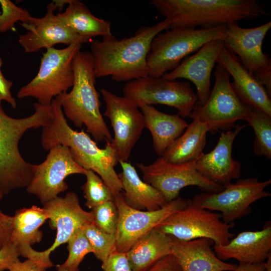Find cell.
Here are the masks:
<instances>
[{
	"mask_svg": "<svg viewBox=\"0 0 271 271\" xmlns=\"http://www.w3.org/2000/svg\"><path fill=\"white\" fill-rule=\"evenodd\" d=\"M248 125L237 124L234 130L221 132L213 150L201 154L195 161V167L203 177L224 187L240 177L241 165L232 158V149L238 133Z\"/></svg>",
	"mask_w": 271,
	"mask_h": 271,
	"instance_id": "ffe728a7",
	"label": "cell"
},
{
	"mask_svg": "<svg viewBox=\"0 0 271 271\" xmlns=\"http://www.w3.org/2000/svg\"><path fill=\"white\" fill-rule=\"evenodd\" d=\"M233 79V90L240 100L271 117V99L264 87L241 64L238 57L224 47L217 60Z\"/></svg>",
	"mask_w": 271,
	"mask_h": 271,
	"instance_id": "7402d4cb",
	"label": "cell"
},
{
	"mask_svg": "<svg viewBox=\"0 0 271 271\" xmlns=\"http://www.w3.org/2000/svg\"><path fill=\"white\" fill-rule=\"evenodd\" d=\"M122 92L139 108L154 104L166 105L176 108L182 118L189 116L197 101L189 82L163 77L148 76L132 80L125 84Z\"/></svg>",
	"mask_w": 271,
	"mask_h": 271,
	"instance_id": "8fae6325",
	"label": "cell"
},
{
	"mask_svg": "<svg viewBox=\"0 0 271 271\" xmlns=\"http://www.w3.org/2000/svg\"><path fill=\"white\" fill-rule=\"evenodd\" d=\"M99 91L106 105L104 116L109 118L113 129L114 138L111 143L116 152L118 162H127L145 127L143 114L126 97L119 96L105 88Z\"/></svg>",
	"mask_w": 271,
	"mask_h": 271,
	"instance_id": "9a60e30c",
	"label": "cell"
},
{
	"mask_svg": "<svg viewBox=\"0 0 271 271\" xmlns=\"http://www.w3.org/2000/svg\"><path fill=\"white\" fill-rule=\"evenodd\" d=\"M85 183L81 186L86 200L85 206L92 209L106 202L113 201L114 195L96 173L90 170H86Z\"/></svg>",
	"mask_w": 271,
	"mask_h": 271,
	"instance_id": "4dcf8cb0",
	"label": "cell"
},
{
	"mask_svg": "<svg viewBox=\"0 0 271 271\" xmlns=\"http://www.w3.org/2000/svg\"><path fill=\"white\" fill-rule=\"evenodd\" d=\"M143 181L157 189L167 202L179 197L181 190L195 186L206 192L216 193L224 187L203 177L196 170L195 161L171 163L161 157L149 165L137 163Z\"/></svg>",
	"mask_w": 271,
	"mask_h": 271,
	"instance_id": "7c38bea8",
	"label": "cell"
},
{
	"mask_svg": "<svg viewBox=\"0 0 271 271\" xmlns=\"http://www.w3.org/2000/svg\"><path fill=\"white\" fill-rule=\"evenodd\" d=\"M81 46L75 43L61 49H47L37 74L19 90L18 98L34 97L38 103L48 106L54 97L67 92L73 84V61Z\"/></svg>",
	"mask_w": 271,
	"mask_h": 271,
	"instance_id": "52a82bcc",
	"label": "cell"
},
{
	"mask_svg": "<svg viewBox=\"0 0 271 271\" xmlns=\"http://www.w3.org/2000/svg\"><path fill=\"white\" fill-rule=\"evenodd\" d=\"M48 123L43 127L41 143L46 151L61 145L69 148L73 160L86 170L96 173L114 195L122 191L121 182L115 171L118 162L111 142L100 148L86 132L73 130L68 124L60 103L53 99L50 104Z\"/></svg>",
	"mask_w": 271,
	"mask_h": 271,
	"instance_id": "7a4b0ae2",
	"label": "cell"
},
{
	"mask_svg": "<svg viewBox=\"0 0 271 271\" xmlns=\"http://www.w3.org/2000/svg\"><path fill=\"white\" fill-rule=\"evenodd\" d=\"M103 271H133L126 252H119L115 249L102 262Z\"/></svg>",
	"mask_w": 271,
	"mask_h": 271,
	"instance_id": "d590c367",
	"label": "cell"
},
{
	"mask_svg": "<svg viewBox=\"0 0 271 271\" xmlns=\"http://www.w3.org/2000/svg\"><path fill=\"white\" fill-rule=\"evenodd\" d=\"M4 195L2 193V192L0 191V200H1L3 198Z\"/></svg>",
	"mask_w": 271,
	"mask_h": 271,
	"instance_id": "7bdbcfd3",
	"label": "cell"
},
{
	"mask_svg": "<svg viewBox=\"0 0 271 271\" xmlns=\"http://www.w3.org/2000/svg\"><path fill=\"white\" fill-rule=\"evenodd\" d=\"M57 9L53 1L47 6L43 17L36 18L35 21L30 25L21 24L28 30L26 34L20 35L19 39V43L25 53L36 52L42 48L53 47L57 44L69 46L90 42L91 40L79 36L62 22L54 14Z\"/></svg>",
	"mask_w": 271,
	"mask_h": 271,
	"instance_id": "ac0fdd59",
	"label": "cell"
},
{
	"mask_svg": "<svg viewBox=\"0 0 271 271\" xmlns=\"http://www.w3.org/2000/svg\"><path fill=\"white\" fill-rule=\"evenodd\" d=\"M13 218V216L0 210V251L9 242L12 231Z\"/></svg>",
	"mask_w": 271,
	"mask_h": 271,
	"instance_id": "74e56055",
	"label": "cell"
},
{
	"mask_svg": "<svg viewBox=\"0 0 271 271\" xmlns=\"http://www.w3.org/2000/svg\"><path fill=\"white\" fill-rule=\"evenodd\" d=\"M3 65V60L0 55V104L2 101H7L13 108L17 107L16 101L12 96L11 88L13 85V82L7 80L3 75L1 67Z\"/></svg>",
	"mask_w": 271,
	"mask_h": 271,
	"instance_id": "f35d334b",
	"label": "cell"
},
{
	"mask_svg": "<svg viewBox=\"0 0 271 271\" xmlns=\"http://www.w3.org/2000/svg\"><path fill=\"white\" fill-rule=\"evenodd\" d=\"M226 25L209 29L177 26L158 34L147 56L148 76L160 78L176 68L189 54L212 40H224Z\"/></svg>",
	"mask_w": 271,
	"mask_h": 271,
	"instance_id": "8992f818",
	"label": "cell"
},
{
	"mask_svg": "<svg viewBox=\"0 0 271 271\" xmlns=\"http://www.w3.org/2000/svg\"><path fill=\"white\" fill-rule=\"evenodd\" d=\"M86 172L73 160L68 147L57 145L49 150L44 162L34 165L33 177L26 190L44 205L68 189L65 181L67 177L75 174L85 175Z\"/></svg>",
	"mask_w": 271,
	"mask_h": 271,
	"instance_id": "4fadbf2b",
	"label": "cell"
},
{
	"mask_svg": "<svg viewBox=\"0 0 271 271\" xmlns=\"http://www.w3.org/2000/svg\"><path fill=\"white\" fill-rule=\"evenodd\" d=\"M73 69L71 90L62 93L55 99L75 126L84 125L97 142H111L112 138L100 110L101 102L95 87L96 78L91 52L78 51L73 61Z\"/></svg>",
	"mask_w": 271,
	"mask_h": 271,
	"instance_id": "277c9868",
	"label": "cell"
},
{
	"mask_svg": "<svg viewBox=\"0 0 271 271\" xmlns=\"http://www.w3.org/2000/svg\"><path fill=\"white\" fill-rule=\"evenodd\" d=\"M170 29L166 19L151 26H142L130 37L113 35L90 41L96 78L110 76L116 82H129L148 76L147 56L153 39Z\"/></svg>",
	"mask_w": 271,
	"mask_h": 271,
	"instance_id": "6da1fadb",
	"label": "cell"
},
{
	"mask_svg": "<svg viewBox=\"0 0 271 271\" xmlns=\"http://www.w3.org/2000/svg\"><path fill=\"white\" fill-rule=\"evenodd\" d=\"M171 237V254L182 271H232L236 266L216 256L211 247L214 242L210 239L182 240Z\"/></svg>",
	"mask_w": 271,
	"mask_h": 271,
	"instance_id": "603a6c76",
	"label": "cell"
},
{
	"mask_svg": "<svg viewBox=\"0 0 271 271\" xmlns=\"http://www.w3.org/2000/svg\"><path fill=\"white\" fill-rule=\"evenodd\" d=\"M12 231L9 244L22 252L41 241L43 233L40 227L48 219L44 208L33 205L17 209L13 216Z\"/></svg>",
	"mask_w": 271,
	"mask_h": 271,
	"instance_id": "484cf974",
	"label": "cell"
},
{
	"mask_svg": "<svg viewBox=\"0 0 271 271\" xmlns=\"http://www.w3.org/2000/svg\"><path fill=\"white\" fill-rule=\"evenodd\" d=\"M46 210L50 228L57 231L53 244L46 250L40 251L47 261H51L52 251L66 243L78 230L89 224L94 223L92 212L84 210L81 206L77 194L67 193L64 197H57L43 205Z\"/></svg>",
	"mask_w": 271,
	"mask_h": 271,
	"instance_id": "2e32d148",
	"label": "cell"
},
{
	"mask_svg": "<svg viewBox=\"0 0 271 271\" xmlns=\"http://www.w3.org/2000/svg\"><path fill=\"white\" fill-rule=\"evenodd\" d=\"M35 112L21 118L10 117L0 104V191L4 195L18 188H27L33 174L34 165L26 162L19 149L25 132L31 128L43 127L50 116V105L34 104Z\"/></svg>",
	"mask_w": 271,
	"mask_h": 271,
	"instance_id": "5b68a950",
	"label": "cell"
},
{
	"mask_svg": "<svg viewBox=\"0 0 271 271\" xmlns=\"http://www.w3.org/2000/svg\"><path fill=\"white\" fill-rule=\"evenodd\" d=\"M270 183V179L262 182L253 177L239 179L224 186L221 191L201 192L189 200L198 207L219 212L222 220L229 224L249 214L253 203L269 197L271 194L265 189Z\"/></svg>",
	"mask_w": 271,
	"mask_h": 271,
	"instance_id": "9c48e42d",
	"label": "cell"
},
{
	"mask_svg": "<svg viewBox=\"0 0 271 271\" xmlns=\"http://www.w3.org/2000/svg\"><path fill=\"white\" fill-rule=\"evenodd\" d=\"M68 256L62 264L56 266L57 271H79V266L85 256L94 250L82 229L76 232L67 242Z\"/></svg>",
	"mask_w": 271,
	"mask_h": 271,
	"instance_id": "1f68e13d",
	"label": "cell"
},
{
	"mask_svg": "<svg viewBox=\"0 0 271 271\" xmlns=\"http://www.w3.org/2000/svg\"><path fill=\"white\" fill-rule=\"evenodd\" d=\"M140 108L144 117L145 126L151 133L155 152L162 157L188 124L178 114L164 113L152 105H145Z\"/></svg>",
	"mask_w": 271,
	"mask_h": 271,
	"instance_id": "d4e9b609",
	"label": "cell"
},
{
	"mask_svg": "<svg viewBox=\"0 0 271 271\" xmlns=\"http://www.w3.org/2000/svg\"><path fill=\"white\" fill-rule=\"evenodd\" d=\"M94 225L101 230L115 235L118 219V212L113 201L106 202L92 209Z\"/></svg>",
	"mask_w": 271,
	"mask_h": 271,
	"instance_id": "e575fe53",
	"label": "cell"
},
{
	"mask_svg": "<svg viewBox=\"0 0 271 271\" xmlns=\"http://www.w3.org/2000/svg\"><path fill=\"white\" fill-rule=\"evenodd\" d=\"M66 4L68 6L65 11L56 15L74 32L89 40L96 36L106 38L113 36L111 23L94 16L84 3L78 0H65Z\"/></svg>",
	"mask_w": 271,
	"mask_h": 271,
	"instance_id": "4316f807",
	"label": "cell"
},
{
	"mask_svg": "<svg viewBox=\"0 0 271 271\" xmlns=\"http://www.w3.org/2000/svg\"><path fill=\"white\" fill-rule=\"evenodd\" d=\"M47 267L42 263L31 259L21 261L17 258L9 263L6 269L9 271H46Z\"/></svg>",
	"mask_w": 271,
	"mask_h": 271,
	"instance_id": "8d00e7d4",
	"label": "cell"
},
{
	"mask_svg": "<svg viewBox=\"0 0 271 271\" xmlns=\"http://www.w3.org/2000/svg\"><path fill=\"white\" fill-rule=\"evenodd\" d=\"M214 75L215 82L206 102L202 106L195 103L189 117L205 123L208 131L228 130L239 120H245L248 106L236 95L230 82V75L221 65L217 64Z\"/></svg>",
	"mask_w": 271,
	"mask_h": 271,
	"instance_id": "30bf717a",
	"label": "cell"
},
{
	"mask_svg": "<svg viewBox=\"0 0 271 271\" xmlns=\"http://www.w3.org/2000/svg\"><path fill=\"white\" fill-rule=\"evenodd\" d=\"M213 249L223 261L233 258L239 263L263 262L271 254V221L260 230L240 232L225 245L214 244Z\"/></svg>",
	"mask_w": 271,
	"mask_h": 271,
	"instance_id": "44dd1931",
	"label": "cell"
},
{
	"mask_svg": "<svg viewBox=\"0 0 271 271\" xmlns=\"http://www.w3.org/2000/svg\"><path fill=\"white\" fill-rule=\"evenodd\" d=\"M207 125L193 118L185 131L166 150L162 156L171 163L196 161L203 153L206 143Z\"/></svg>",
	"mask_w": 271,
	"mask_h": 271,
	"instance_id": "f1b7e54d",
	"label": "cell"
},
{
	"mask_svg": "<svg viewBox=\"0 0 271 271\" xmlns=\"http://www.w3.org/2000/svg\"><path fill=\"white\" fill-rule=\"evenodd\" d=\"M114 201L118 212L116 249L121 252H126L140 239L187 203V200L179 197L159 209L140 210L128 206L121 192L114 195Z\"/></svg>",
	"mask_w": 271,
	"mask_h": 271,
	"instance_id": "5bb4252c",
	"label": "cell"
},
{
	"mask_svg": "<svg viewBox=\"0 0 271 271\" xmlns=\"http://www.w3.org/2000/svg\"><path fill=\"white\" fill-rule=\"evenodd\" d=\"M234 223L227 224L219 213L198 207L187 200L182 209L169 215L154 229L182 240L200 238L214 244L225 245L234 236L230 231Z\"/></svg>",
	"mask_w": 271,
	"mask_h": 271,
	"instance_id": "ba28073f",
	"label": "cell"
},
{
	"mask_svg": "<svg viewBox=\"0 0 271 271\" xmlns=\"http://www.w3.org/2000/svg\"><path fill=\"white\" fill-rule=\"evenodd\" d=\"M171 236L155 229L148 233L126 252L133 271H146L163 257L171 254Z\"/></svg>",
	"mask_w": 271,
	"mask_h": 271,
	"instance_id": "83f0119b",
	"label": "cell"
},
{
	"mask_svg": "<svg viewBox=\"0 0 271 271\" xmlns=\"http://www.w3.org/2000/svg\"><path fill=\"white\" fill-rule=\"evenodd\" d=\"M264 262L265 269L264 271H271V254L269 255L266 262Z\"/></svg>",
	"mask_w": 271,
	"mask_h": 271,
	"instance_id": "b9f144b4",
	"label": "cell"
},
{
	"mask_svg": "<svg viewBox=\"0 0 271 271\" xmlns=\"http://www.w3.org/2000/svg\"><path fill=\"white\" fill-rule=\"evenodd\" d=\"M146 271H182L176 258L172 254L166 255Z\"/></svg>",
	"mask_w": 271,
	"mask_h": 271,
	"instance_id": "ab89813d",
	"label": "cell"
},
{
	"mask_svg": "<svg viewBox=\"0 0 271 271\" xmlns=\"http://www.w3.org/2000/svg\"><path fill=\"white\" fill-rule=\"evenodd\" d=\"M2 13L0 14V32L5 33L14 30L15 25L19 21L21 24L30 25L36 18L31 16L29 11L17 6L9 0H0Z\"/></svg>",
	"mask_w": 271,
	"mask_h": 271,
	"instance_id": "836d02e7",
	"label": "cell"
},
{
	"mask_svg": "<svg viewBox=\"0 0 271 271\" xmlns=\"http://www.w3.org/2000/svg\"><path fill=\"white\" fill-rule=\"evenodd\" d=\"M82 230L94 250V255L102 262L116 249L115 235L101 230L94 223L84 226Z\"/></svg>",
	"mask_w": 271,
	"mask_h": 271,
	"instance_id": "d6a6232c",
	"label": "cell"
},
{
	"mask_svg": "<svg viewBox=\"0 0 271 271\" xmlns=\"http://www.w3.org/2000/svg\"><path fill=\"white\" fill-rule=\"evenodd\" d=\"M264 262L258 263H239L232 271H264Z\"/></svg>",
	"mask_w": 271,
	"mask_h": 271,
	"instance_id": "60d3db41",
	"label": "cell"
},
{
	"mask_svg": "<svg viewBox=\"0 0 271 271\" xmlns=\"http://www.w3.org/2000/svg\"><path fill=\"white\" fill-rule=\"evenodd\" d=\"M150 4L169 21L170 28L209 29L269 15L257 0H152Z\"/></svg>",
	"mask_w": 271,
	"mask_h": 271,
	"instance_id": "3957f363",
	"label": "cell"
},
{
	"mask_svg": "<svg viewBox=\"0 0 271 271\" xmlns=\"http://www.w3.org/2000/svg\"><path fill=\"white\" fill-rule=\"evenodd\" d=\"M118 162L122 171L118 176L124 191V201L128 206L140 210L154 211L167 203L157 189L141 179L131 164L121 161Z\"/></svg>",
	"mask_w": 271,
	"mask_h": 271,
	"instance_id": "cb8c5ba5",
	"label": "cell"
},
{
	"mask_svg": "<svg viewBox=\"0 0 271 271\" xmlns=\"http://www.w3.org/2000/svg\"><path fill=\"white\" fill-rule=\"evenodd\" d=\"M223 47V40L208 42L195 54L185 58L176 68L162 77L168 80L183 78L191 81L197 90L196 104L202 106L210 95L212 71Z\"/></svg>",
	"mask_w": 271,
	"mask_h": 271,
	"instance_id": "d6986e66",
	"label": "cell"
},
{
	"mask_svg": "<svg viewBox=\"0 0 271 271\" xmlns=\"http://www.w3.org/2000/svg\"><path fill=\"white\" fill-rule=\"evenodd\" d=\"M252 126L255 134L253 152L257 156L271 159V117L262 111L248 106L245 120Z\"/></svg>",
	"mask_w": 271,
	"mask_h": 271,
	"instance_id": "f546056e",
	"label": "cell"
},
{
	"mask_svg": "<svg viewBox=\"0 0 271 271\" xmlns=\"http://www.w3.org/2000/svg\"><path fill=\"white\" fill-rule=\"evenodd\" d=\"M226 26L224 47L238 57L242 66L252 75L271 71V60L262 49L271 22L252 28L240 27L237 23Z\"/></svg>",
	"mask_w": 271,
	"mask_h": 271,
	"instance_id": "e0dca14e",
	"label": "cell"
}]
</instances>
